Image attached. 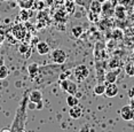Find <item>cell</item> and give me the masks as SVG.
Instances as JSON below:
<instances>
[{
    "mask_svg": "<svg viewBox=\"0 0 134 132\" xmlns=\"http://www.w3.org/2000/svg\"><path fill=\"white\" fill-rule=\"evenodd\" d=\"M72 75L77 82H83L90 76V69L85 64H78L72 70Z\"/></svg>",
    "mask_w": 134,
    "mask_h": 132,
    "instance_id": "cell-1",
    "label": "cell"
},
{
    "mask_svg": "<svg viewBox=\"0 0 134 132\" xmlns=\"http://www.w3.org/2000/svg\"><path fill=\"white\" fill-rule=\"evenodd\" d=\"M60 85H61L62 91L66 92L68 94H76L77 93V88H78L77 84H76V82L70 81L69 78L60 81Z\"/></svg>",
    "mask_w": 134,
    "mask_h": 132,
    "instance_id": "cell-2",
    "label": "cell"
},
{
    "mask_svg": "<svg viewBox=\"0 0 134 132\" xmlns=\"http://www.w3.org/2000/svg\"><path fill=\"white\" fill-rule=\"evenodd\" d=\"M66 57H68L66 53L61 48H56L52 52V60L56 64H63L66 61Z\"/></svg>",
    "mask_w": 134,
    "mask_h": 132,
    "instance_id": "cell-3",
    "label": "cell"
},
{
    "mask_svg": "<svg viewBox=\"0 0 134 132\" xmlns=\"http://www.w3.org/2000/svg\"><path fill=\"white\" fill-rule=\"evenodd\" d=\"M12 33H13L14 38L17 40H23L26 36V28L23 24H19V25H15L12 29Z\"/></svg>",
    "mask_w": 134,
    "mask_h": 132,
    "instance_id": "cell-4",
    "label": "cell"
},
{
    "mask_svg": "<svg viewBox=\"0 0 134 132\" xmlns=\"http://www.w3.org/2000/svg\"><path fill=\"white\" fill-rule=\"evenodd\" d=\"M120 117L124 121H132L134 119V109L131 106H124L120 109Z\"/></svg>",
    "mask_w": 134,
    "mask_h": 132,
    "instance_id": "cell-5",
    "label": "cell"
},
{
    "mask_svg": "<svg viewBox=\"0 0 134 132\" xmlns=\"http://www.w3.org/2000/svg\"><path fill=\"white\" fill-rule=\"evenodd\" d=\"M119 92V88L116 85V83H108L105 85V91H104V96L108 98H115Z\"/></svg>",
    "mask_w": 134,
    "mask_h": 132,
    "instance_id": "cell-6",
    "label": "cell"
},
{
    "mask_svg": "<svg viewBox=\"0 0 134 132\" xmlns=\"http://www.w3.org/2000/svg\"><path fill=\"white\" fill-rule=\"evenodd\" d=\"M101 13L104 15L105 17H110L114 15L115 13V6L112 5V2L110 0H108V1L103 2L102 4V9H101Z\"/></svg>",
    "mask_w": 134,
    "mask_h": 132,
    "instance_id": "cell-7",
    "label": "cell"
},
{
    "mask_svg": "<svg viewBox=\"0 0 134 132\" xmlns=\"http://www.w3.org/2000/svg\"><path fill=\"white\" fill-rule=\"evenodd\" d=\"M69 115H70V117L74 118V119H79L81 116H83V108H81L79 105L74 106V107H70Z\"/></svg>",
    "mask_w": 134,
    "mask_h": 132,
    "instance_id": "cell-8",
    "label": "cell"
},
{
    "mask_svg": "<svg viewBox=\"0 0 134 132\" xmlns=\"http://www.w3.org/2000/svg\"><path fill=\"white\" fill-rule=\"evenodd\" d=\"M37 52L40 55H46L49 53V45L46 41H38L37 43Z\"/></svg>",
    "mask_w": 134,
    "mask_h": 132,
    "instance_id": "cell-9",
    "label": "cell"
},
{
    "mask_svg": "<svg viewBox=\"0 0 134 132\" xmlns=\"http://www.w3.org/2000/svg\"><path fill=\"white\" fill-rule=\"evenodd\" d=\"M29 99L31 102H35V103H37L39 102V101H41L42 100V93L39 90H33L30 92V94H29Z\"/></svg>",
    "mask_w": 134,
    "mask_h": 132,
    "instance_id": "cell-10",
    "label": "cell"
},
{
    "mask_svg": "<svg viewBox=\"0 0 134 132\" xmlns=\"http://www.w3.org/2000/svg\"><path fill=\"white\" fill-rule=\"evenodd\" d=\"M101 9H102V4L97 0H92L90 4V10L93 12V13H96V14H101Z\"/></svg>",
    "mask_w": 134,
    "mask_h": 132,
    "instance_id": "cell-11",
    "label": "cell"
},
{
    "mask_svg": "<svg viewBox=\"0 0 134 132\" xmlns=\"http://www.w3.org/2000/svg\"><path fill=\"white\" fill-rule=\"evenodd\" d=\"M114 15L117 18H125L126 17V8L121 5H117L115 7V13Z\"/></svg>",
    "mask_w": 134,
    "mask_h": 132,
    "instance_id": "cell-12",
    "label": "cell"
},
{
    "mask_svg": "<svg viewBox=\"0 0 134 132\" xmlns=\"http://www.w3.org/2000/svg\"><path fill=\"white\" fill-rule=\"evenodd\" d=\"M117 75H118V72L116 71V70H111V71H109V72H107L105 73V82L107 83H116V81H117Z\"/></svg>",
    "mask_w": 134,
    "mask_h": 132,
    "instance_id": "cell-13",
    "label": "cell"
},
{
    "mask_svg": "<svg viewBox=\"0 0 134 132\" xmlns=\"http://www.w3.org/2000/svg\"><path fill=\"white\" fill-rule=\"evenodd\" d=\"M66 105L69 107L77 106V105H79V99L75 96V94H69L68 98H66Z\"/></svg>",
    "mask_w": 134,
    "mask_h": 132,
    "instance_id": "cell-14",
    "label": "cell"
},
{
    "mask_svg": "<svg viewBox=\"0 0 134 132\" xmlns=\"http://www.w3.org/2000/svg\"><path fill=\"white\" fill-rule=\"evenodd\" d=\"M104 91H105V85L104 84L99 83L97 85L94 86V93H95L96 96H102V94H104Z\"/></svg>",
    "mask_w": 134,
    "mask_h": 132,
    "instance_id": "cell-15",
    "label": "cell"
},
{
    "mask_svg": "<svg viewBox=\"0 0 134 132\" xmlns=\"http://www.w3.org/2000/svg\"><path fill=\"white\" fill-rule=\"evenodd\" d=\"M8 75H9V69L7 68V67L5 66H0V81H4L8 77Z\"/></svg>",
    "mask_w": 134,
    "mask_h": 132,
    "instance_id": "cell-16",
    "label": "cell"
},
{
    "mask_svg": "<svg viewBox=\"0 0 134 132\" xmlns=\"http://www.w3.org/2000/svg\"><path fill=\"white\" fill-rule=\"evenodd\" d=\"M28 71H29L31 77H35V76L38 73V64L37 63H30L29 67H28Z\"/></svg>",
    "mask_w": 134,
    "mask_h": 132,
    "instance_id": "cell-17",
    "label": "cell"
},
{
    "mask_svg": "<svg viewBox=\"0 0 134 132\" xmlns=\"http://www.w3.org/2000/svg\"><path fill=\"white\" fill-rule=\"evenodd\" d=\"M83 32H84V29L81 25H76L72 28V35H74L76 38H79V37L83 35Z\"/></svg>",
    "mask_w": 134,
    "mask_h": 132,
    "instance_id": "cell-18",
    "label": "cell"
},
{
    "mask_svg": "<svg viewBox=\"0 0 134 132\" xmlns=\"http://www.w3.org/2000/svg\"><path fill=\"white\" fill-rule=\"evenodd\" d=\"M33 0H17V4H19L22 8H31Z\"/></svg>",
    "mask_w": 134,
    "mask_h": 132,
    "instance_id": "cell-19",
    "label": "cell"
},
{
    "mask_svg": "<svg viewBox=\"0 0 134 132\" xmlns=\"http://www.w3.org/2000/svg\"><path fill=\"white\" fill-rule=\"evenodd\" d=\"M20 17L22 21H28L29 20V13H28V9L23 8L22 10L20 12Z\"/></svg>",
    "mask_w": 134,
    "mask_h": 132,
    "instance_id": "cell-20",
    "label": "cell"
},
{
    "mask_svg": "<svg viewBox=\"0 0 134 132\" xmlns=\"http://www.w3.org/2000/svg\"><path fill=\"white\" fill-rule=\"evenodd\" d=\"M125 70H126V73L129 76H134V64L129 63L126 66V68H125Z\"/></svg>",
    "mask_w": 134,
    "mask_h": 132,
    "instance_id": "cell-21",
    "label": "cell"
},
{
    "mask_svg": "<svg viewBox=\"0 0 134 132\" xmlns=\"http://www.w3.org/2000/svg\"><path fill=\"white\" fill-rule=\"evenodd\" d=\"M97 16H99V14L93 13V12L90 10V14H88V20L92 21V22H96V21H97Z\"/></svg>",
    "mask_w": 134,
    "mask_h": 132,
    "instance_id": "cell-22",
    "label": "cell"
},
{
    "mask_svg": "<svg viewBox=\"0 0 134 132\" xmlns=\"http://www.w3.org/2000/svg\"><path fill=\"white\" fill-rule=\"evenodd\" d=\"M70 75H72V72L70 71V70H68V71H65V73H62V75L60 76V81H62V79H66Z\"/></svg>",
    "mask_w": 134,
    "mask_h": 132,
    "instance_id": "cell-23",
    "label": "cell"
},
{
    "mask_svg": "<svg viewBox=\"0 0 134 132\" xmlns=\"http://www.w3.org/2000/svg\"><path fill=\"white\" fill-rule=\"evenodd\" d=\"M114 35H117V36H115V38H116V39H118V38H121V36H123V33H121L120 30H115Z\"/></svg>",
    "mask_w": 134,
    "mask_h": 132,
    "instance_id": "cell-24",
    "label": "cell"
},
{
    "mask_svg": "<svg viewBox=\"0 0 134 132\" xmlns=\"http://www.w3.org/2000/svg\"><path fill=\"white\" fill-rule=\"evenodd\" d=\"M118 61L117 60H112V61H110V64H109V66H110V68H116V67H118Z\"/></svg>",
    "mask_w": 134,
    "mask_h": 132,
    "instance_id": "cell-25",
    "label": "cell"
},
{
    "mask_svg": "<svg viewBox=\"0 0 134 132\" xmlns=\"http://www.w3.org/2000/svg\"><path fill=\"white\" fill-rule=\"evenodd\" d=\"M79 132H90V128H88V125H84V126H81L80 131Z\"/></svg>",
    "mask_w": 134,
    "mask_h": 132,
    "instance_id": "cell-26",
    "label": "cell"
},
{
    "mask_svg": "<svg viewBox=\"0 0 134 132\" xmlns=\"http://www.w3.org/2000/svg\"><path fill=\"white\" fill-rule=\"evenodd\" d=\"M4 40H5V36L2 35V32L0 31V46L2 45V43H4Z\"/></svg>",
    "mask_w": 134,
    "mask_h": 132,
    "instance_id": "cell-27",
    "label": "cell"
},
{
    "mask_svg": "<svg viewBox=\"0 0 134 132\" xmlns=\"http://www.w3.org/2000/svg\"><path fill=\"white\" fill-rule=\"evenodd\" d=\"M5 64V57L2 55H0V66H4Z\"/></svg>",
    "mask_w": 134,
    "mask_h": 132,
    "instance_id": "cell-28",
    "label": "cell"
},
{
    "mask_svg": "<svg viewBox=\"0 0 134 132\" xmlns=\"http://www.w3.org/2000/svg\"><path fill=\"white\" fill-rule=\"evenodd\" d=\"M29 108H30V109H35V108H36V103H35V102H31V101H30V103H29Z\"/></svg>",
    "mask_w": 134,
    "mask_h": 132,
    "instance_id": "cell-29",
    "label": "cell"
},
{
    "mask_svg": "<svg viewBox=\"0 0 134 132\" xmlns=\"http://www.w3.org/2000/svg\"><path fill=\"white\" fill-rule=\"evenodd\" d=\"M15 132H28V131H26L24 128H21V129H17V130L15 131Z\"/></svg>",
    "mask_w": 134,
    "mask_h": 132,
    "instance_id": "cell-30",
    "label": "cell"
},
{
    "mask_svg": "<svg viewBox=\"0 0 134 132\" xmlns=\"http://www.w3.org/2000/svg\"><path fill=\"white\" fill-rule=\"evenodd\" d=\"M0 132H13V131L9 130V129H2V130H0Z\"/></svg>",
    "mask_w": 134,
    "mask_h": 132,
    "instance_id": "cell-31",
    "label": "cell"
},
{
    "mask_svg": "<svg viewBox=\"0 0 134 132\" xmlns=\"http://www.w3.org/2000/svg\"><path fill=\"white\" fill-rule=\"evenodd\" d=\"M97 1H100L101 4H103V2H105V1H108V0H97Z\"/></svg>",
    "mask_w": 134,
    "mask_h": 132,
    "instance_id": "cell-32",
    "label": "cell"
},
{
    "mask_svg": "<svg viewBox=\"0 0 134 132\" xmlns=\"http://www.w3.org/2000/svg\"><path fill=\"white\" fill-rule=\"evenodd\" d=\"M0 25H1V23H0Z\"/></svg>",
    "mask_w": 134,
    "mask_h": 132,
    "instance_id": "cell-33",
    "label": "cell"
}]
</instances>
